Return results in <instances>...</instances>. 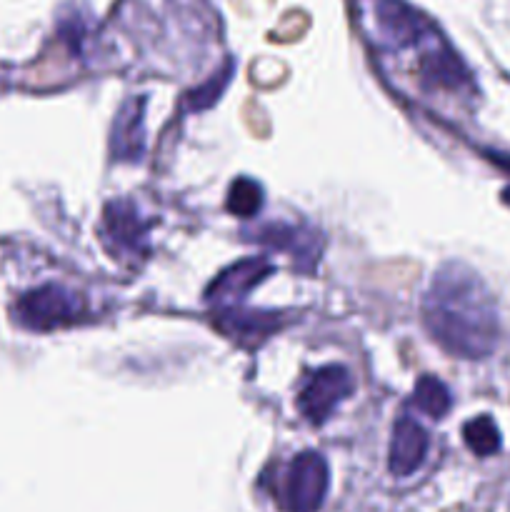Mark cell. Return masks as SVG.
Wrapping results in <instances>:
<instances>
[{"label":"cell","instance_id":"6da1fadb","mask_svg":"<svg viewBox=\"0 0 510 512\" xmlns=\"http://www.w3.org/2000/svg\"><path fill=\"white\" fill-rule=\"evenodd\" d=\"M423 323L430 338L455 358H488L498 345L493 295L463 263H448L435 273L423 298Z\"/></svg>","mask_w":510,"mask_h":512},{"label":"cell","instance_id":"7a4b0ae2","mask_svg":"<svg viewBox=\"0 0 510 512\" xmlns=\"http://www.w3.org/2000/svg\"><path fill=\"white\" fill-rule=\"evenodd\" d=\"M83 315V300L60 285H43V288L30 290L15 305V320L23 328L38 330V333L73 325L83 320Z\"/></svg>","mask_w":510,"mask_h":512},{"label":"cell","instance_id":"3957f363","mask_svg":"<svg viewBox=\"0 0 510 512\" xmlns=\"http://www.w3.org/2000/svg\"><path fill=\"white\" fill-rule=\"evenodd\" d=\"M328 463L318 453H300L290 463L280 488V503L288 512H315L328 495Z\"/></svg>","mask_w":510,"mask_h":512},{"label":"cell","instance_id":"277c9868","mask_svg":"<svg viewBox=\"0 0 510 512\" xmlns=\"http://www.w3.org/2000/svg\"><path fill=\"white\" fill-rule=\"evenodd\" d=\"M353 393V378L343 365H325L303 383L298 410L310 425H323L343 400Z\"/></svg>","mask_w":510,"mask_h":512},{"label":"cell","instance_id":"5b68a950","mask_svg":"<svg viewBox=\"0 0 510 512\" xmlns=\"http://www.w3.org/2000/svg\"><path fill=\"white\" fill-rule=\"evenodd\" d=\"M273 273V265L263 258H248L240 260V263L230 265L228 270L218 275L213 285L208 288V303H213L215 308H233L238 305L255 285L263 283L268 275Z\"/></svg>","mask_w":510,"mask_h":512},{"label":"cell","instance_id":"8992f818","mask_svg":"<svg viewBox=\"0 0 510 512\" xmlns=\"http://www.w3.org/2000/svg\"><path fill=\"white\" fill-rule=\"evenodd\" d=\"M425 455H428V435H425V430L415 420L400 418L393 428V438H390V473L398 475V478H408L423 465Z\"/></svg>","mask_w":510,"mask_h":512},{"label":"cell","instance_id":"52a82bcc","mask_svg":"<svg viewBox=\"0 0 510 512\" xmlns=\"http://www.w3.org/2000/svg\"><path fill=\"white\" fill-rule=\"evenodd\" d=\"M145 98L125 100L123 108L115 115L113 138H110V153L115 160H138L145 145Z\"/></svg>","mask_w":510,"mask_h":512},{"label":"cell","instance_id":"ba28073f","mask_svg":"<svg viewBox=\"0 0 510 512\" xmlns=\"http://www.w3.org/2000/svg\"><path fill=\"white\" fill-rule=\"evenodd\" d=\"M105 235L118 253H140L145 245V223L130 200H115L105 208Z\"/></svg>","mask_w":510,"mask_h":512},{"label":"cell","instance_id":"9c48e42d","mask_svg":"<svg viewBox=\"0 0 510 512\" xmlns=\"http://www.w3.org/2000/svg\"><path fill=\"white\" fill-rule=\"evenodd\" d=\"M218 328L243 348H255L280 328V318L275 313H233L228 308L220 313Z\"/></svg>","mask_w":510,"mask_h":512},{"label":"cell","instance_id":"30bf717a","mask_svg":"<svg viewBox=\"0 0 510 512\" xmlns=\"http://www.w3.org/2000/svg\"><path fill=\"white\" fill-rule=\"evenodd\" d=\"M378 23L383 28V33L398 45L415 43L423 35L425 28L423 18L415 10H410L408 5L398 3V0H383L380 3Z\"/></svg>","mask_w":510,"mask_h":512},{"label":"cell","instance_id":"8fae6325","mask_svg":"<svg viewBox=\"0 0 510 512\" xmlns=\"http://www.w3.org/2000/svg\"><path fill=\"white\" fill-rule=\"evenodd\" d=\"M420 78L430 88H460L468 83V70L448 48L433 50L420 60Z\"/></svg>","mask_w":510,"mask_h":512},{"label":"cell","instance_id":"7c38bea8","mask_svg":"<svg viewBox=\"0 0 510 512\" xmlns=\"http://www.w3.org/2000/svg\"><path fill=\"white\" fill-rule=\"evenodd\" d=\"M413 403L415 408L423 410V413L430 415V418H445L450 405H453V400H450V390L445 388L438 378H433V375H423V378L415 383Z\"/></svg>","mask_w":510,"mask_h":512},{"label":"cell","instance_id":"4fadbf2b","mask_svg":"<svg viewBox=\"0 0 510 512\" xmlns=\"http://www.w3.org/2000/svg\"><path fill=\"white\" fill-rule=\"evenodd\" d=\"M463 438L465 445H468L475 455H480V458H488V455L498 453L500 448V433L488 415H480V418L470 420L463 428Z\"/></svg>","mask_w":510,"mask_h":512},{"label":"cell","instance_id":"5bb4252c","mask_svg":"<svg viewBox=\"0 0 510 512\" xmlns=\"http://www.w3.org/2000/svg\"><path fill=\"white\" fill-rule=\"evenodd\" d=\"M263 208V190L255 180L240 178L230 185V195H228V210L230 213L240 215V218H250L258 210Z\"/></svg>","mask_w":510,"mask_h":512},{"label":"cell","instance_id":"9a60e30c","mask_svg":"<svg viewBox=\"0 0 510 512\" xmlns=\"http://www.w3.org/2000/svg\"><path fill=\"white\" fill-rule=\"evenodd\" d=\"M230 73H233V65H225V68L220 70V73H215L213 78L208 80V83H203V85H200V88H195L193 93L188 95L190 108H195V110L210 108V105H213L215 100L220 98V93H223V90L228 88Z\"/></svg>","mask_w":510,"mask_h":512},{"label":"cell","instance_id":"2e32d148","mask_svg":"<svg viewBox=\"0 0 510 512\" xmlns=\"http://www.w3.org/2000/svg\"><path fill=\"white\" fill-rule=\"evenodd\" d=\"M503 203H508V205H510V188H505V190H503Z\"/></svg>","mask_w":510,"mask_h":512}]
</instances>
